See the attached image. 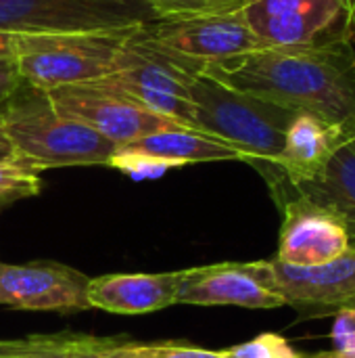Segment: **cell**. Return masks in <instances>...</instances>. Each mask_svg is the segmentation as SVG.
Listing matches in <instances>:
<instances>
[{"label":"cell","instance_id":"484cf974","mask_svg":"<svg viewBox=\"0 0 355 358\" xmlns=\"http://www.w3.org/2000/svg\"><path fill=\"white\" fill-rule=\"evenodd\" d=\"M21 84V76L15 59H0V101H4L17 86Z\"/></svg>","mask_w":355,"mask_h":358},{"label":"cell","instance_id":"d4e9b609","mask_svg":"<svg viewBox=\"0 0 355 358\" xmlns=\"http://www.w3.org/2000/svg\"><path fill=\"white\" fill-rule=\"evenodd\" d=\"M331 340L337 352L355 355V308H339L335 313Z\"/></svg>","mask_w":355,"mask_h":358},{"label":"cell","instance_id":"ba28073f","mask_svg":"<svg viewBox=\"0 0 355 358\" xmlns=\"http://www.w3.org/2000/svg\"><path fill=\"white\" fill-rule=\"evenodd\" d=\"M140 34L155 46L199 69L266 48L251 29L245 13L157 19L140 27Z\"/></svg>","mask_w":355,"mask_h":358},{"label":"cell","instance_id":"603a6c76","mask_svg":"<svg viewBox=\"0 0 355 358\" xmlns=\"http://www.w3.org/2000/svg\"><path fill=\"white\" fill-rule=\"evenodd\" d=\"M222 352L224 358H308V355L299 352L287 338L278 334H262Z\"/></svg>","mask_w":355,"mask_h":358},{"label":"cell","instance_id":"7c38bea8","mask_svg":"<svg viewBox=\"0 0 355 358\" xmlns=\"http://www.w3.org/2000/svg\"><path fill=\"white\" fill-rule=\"evenodd\" d=\"M88 281L82 271L52 260L0 262V306L61 315L90 310Z\"/></svg>","mask_w":355,"mask_h":358},{"label":"cell","instance_id":"f1b7e54d","mask_svg":"<svg viewBox=\"0 0 355 358\" xmlns=\"http://www.w3.org/2000/svg\"><path fill=\"white\" fill-rule=\"evenodd\" d=\"M308 358H355V355H345V352L328 350V352H316V355H308Z\"/></svg>","mask_w":355,"mask_h":358},{"label":"cell","instance_id":"d6986e66","mask_svg":"<svg viewBox=\"0 0 355 358\" xmlns=\"http://www.w3.org/2000/svg\"><path fill=\"white\" fill-rule=\"evenodd\" d=\"M77 338L75 334H54L0 340V358H77Z\"/></svg>","mask_w":355,"mask_h":358},{"label":"cell","instance_id":"cb8c5ba5","mask_svg":"<svg viewBox=\"0 0 355 358\" xmlns=\"http://www.w3.org/2000/svg\"><path fill=\"white\" fill-rule=\"evenodd\" d=\"M63 36H36V34H17L0 29V59H17L25 52L48 48L59 42Z\"/></svg>","mask_w":355,"mask_h":358},{"label":"cell","instance_id":"ffe728a7","mask_svg":"<svg viewBox=\"0 0 355 358\" xmlns=\"http://www.w3.org/2000/svg\"><path fill=\"white\" fill-rule=\"evenodd\" d=\"M42 170L33 164L17 157L13 162L0 164V212L8 206L40 195Z\"/></svg>","mask_w":355,"mask_h":358},{"label":"cell","instance_id":"4dcf8cb0","mask_svg":"<svg viewBox=\"0 0 355 358\" xmlns=\"http://www.w3.org/2000/svg\"><path fill=\"white\" fill-rule=\"evenodd\" d=\"M352 143H354V145H355V136H354V138H352Z\"/></svg>","mask_w":355,"mask_h":358},{"label":"cell","instance_id":"6da1fadb","mask_svg":"<svg viewBox=\"0 0 355 358\" xmlns=\"http://www.w3.org/2000/svg\"><path fill=\"white\" fill-rule=\"evenodd\" d=\"M211 78L312 113L355 136V50L352 42L326 46H266L203 67Z\"/></svg>","mask_w":355,"mask_h":358},{"label":"cell","instance_id":"7a4b0ae2","mask_svg":"<svg viewBox=\"0 0 355 358\" xmlns=\"http://www.w3.org/2000/svg\"><path fill=\"white\" fill-rule=\"evenodd\" d=\"M0 126L17 155L40 170L69 166H109L117 145L88 126L61 115L46 90L21 80L0 101Z\"/></svg>","mask_w":355,"mask_h":358},{"label":"cell","instance_id":"9a60e30c","mask_svg":"<svg viewBox=\"0 0 355 358\" xmlns=\"http://www.w3.org/2000/svg\"><path fill=\"white\" fill-rule=\"evenodd\" d=\"M184 271L113 273L88 281V304L111 315H151L176 304Z\"/></svg>","mask_w":355,"mask_h":358},{"label":"cell","instance_id":"4fadbf2b","mask_svg":"<svg viewBox=\"0 0 355 358\" xmlns=\"http://www.w3.org/2000/svg\"><path fill=\"white\" fill-rule=\"evenodd\" d=\"M176 304L274 310L282 308L285 300L266 289L253 277L247 262H222L186 268L176 294Z\"/></svg>","mask_w":355,"mask_h":358},{"label":"cell","instance_id":"e0dca14e","mask_svg":"<svg viewBox=\"0 0 355 358\" xmlns=\"http://www.w3.org/2000/svg\"><path fill=\"white\" fill-rule=\"evenodd\" d=\"M121 147L174 162L180 168L186 164H205V162H245L241 151H236L228 143L186 126L165 128L146 134L142 138H136L132 143H126Z\"/></svg>","mask_w":355,"mask_h":358},{"label":"cell","instance_id":"8fae6325","mask_svg":"<svg viewBox=\"0 0 355 358\" xmlns=\"http://www.w3.org/2000/svg\"><path fill=\"white\" fill-rule=\"evenodd\" d=\"M282 212L276 260L293 266H320L352 248V237L341 220L326 208L291 193L287 189H270Z\"/></svg>","mask_w":355,"mask_h":358},{"label":"cell","instance_id":"277c9868","mask_svg":"<svg viewBox=\"0 0 355 358\" xmlns=\"http://www.w3.org/2000/svg\"><path fill=\"white\" fill-rule=\"evenodd\" d=\"M201 71L203 69L151 44L138 27L126 36L115 71L90 84L119 92L157 115L192 128L195 109L188 99V86Z\"/></svg>","mask_w":355,"mask_h":358},{"label":"cell","instance_id":"3957f363","mask_svg":"<svg viewBox=\"0 0 355 358\" xmlns=\"http://www.w3.org/2000/svg\"><path fill=\"white\" fill-rule=\"evenodd\" d=\"M188 99L195 109L192 128L228 143L251 166L278 159L287 128L299 113L236 90L205 71L190 80Z\"/></svg>","mask_w":355,"mask_h":358},{"label":"cell","instance_id":"8992f818","mask_svg":"<svg viewBox=\"0 0 355 358\" xmlns=\"http://www.w3.org/2000/svg\"><path fill=\"white\" fill-rule=\"evenodd\" d=\"M243 13L264 46H326L355 34V0H251Z\"/></svg>","mask_w":355,"mask_h":358},{"label":"cell","instance_id":"44dd1931","mask_svg":"<svg viewBox=\"0 0 355 358\" xmlns=\"http://www.w3.org/2000/svg\"><path fill=\"white\" fill-rule=\"evenodd\" d=\"M159 19H184L241 13L251 0H149Z\"/></svg>","mask_w":355,"mask_h":358},{"label":"cell","instance_id":"5b68a950","mask_svg":"<svg viewBox=\"0 0 355 358\" xmlns=\"http://www.w3.org/2000/svg\"><path fill=\"white\" fill-rule=\"evenodd\" d=\"M157 19L149 0H0V29L17 34H126Z\"/></svg>","mask_w":355,"mask_h":358},{"label":"cell","instance_id":"9c48e42d","mask_svg":"<svg viewBox=\"0 0 355 358\" xmlns=\"http://www.w3.org/2000/svg\"><path fill=\"white\" fill-rule=\"evenodd\" d=\"M128 34L130 31L105 36H63L48 48L17 57L15 61L19 76L23 82L46 92L61 86L100 80L115 71L117 55Z\"/></svg>","mask_w":355,"mask_h":358},{"label":"cell","instance_id":"83f0119b","mask_svg":"<svg viewBox=\"0 0 355 358\" xmlns=\"http://www.w3.org/2000/svg\"><path fill=\"white\" fill-rule=\"evenodd\" d=\"M17 157H19V155H17V151H15L10 138H8V134H6L4 128L0 126V164L13 162V159H17Z\"/></svg>","mask_w":355,"mask_h":358},{"label":"cell","instance_id":"2e32d148","mask_svg":"<svg viewBox=\"0 0 355 358\" xmlns=\"http://www.w3.org/2000/svg\"><path fill=\"white\" fill-rule=\"evenodd\" d=\"M349 138L345 130L299 111L287 128L285 147L274 166L289 182L310 180L328 164L339 145Z\"/></svg>","mask_w":355,"mask_h":358},{"label":"cell","instance_id":"f546056e","mask_svg":"<svg viewBox=\"0 0 355 358\" xmlns=\"http://www.w3.org/2000/svg\"><path fill=\"white\" fill-rule=\"evenodd\" d=\"M341 308H355V298H352V300H347Z\"/></svg>","mask_w":355,"mask_h":358},{"label":"cell","instance_id":"5bb4252c","mask_svg":"<svg viewBox=\"0 0 355 358\" xmlns=\"http://www.w3.org/2000/svg\"><path fill=\"white\" fill-rule=\"evenodd\" d=\"M253 168L266 178L268 189H287L335 214L347 229L352 245H355V145L352 138L339 145L328 164L314 178L303 182H289L274 164H253Z\"/></svg>","mask_w":355,"mask_h":358},{"label":"cell","instance_id":"4316f807","mask_svg":"<svg viewBox=\"0 0 355 358\" xmlns=\"http://www.w3.org/2000/svg\"><path fill=\"white\" fill-rule=\"evenodd\" d=\"M94 340L92 336H80L77 338V348H75V357L77 358H100L94 350Z\"/></svg>","mask_w":355,"mask_h":358},{"label":"cell","instance_id":"52a82bcc","mask_svg":"<svg viewBox=\"0 0 355 358\" xmlns=\"http://www.w3.org/2000/svg\"><path fill=\"white\" fill-rule=\"evenodd\" d=\"M253 277L297 310L299 321L335 315L355 298V245L320 266H293L272 260L247 262Z\"/></svg>","mask_w":355,"mask_h":358},{"label":"cell","instance_id":"ac0fdd59","mask_svg":"<svg viewBox=\"0 0 355 358\" xmlns=\"http://www.w3.org/2000/svg\"><path fill=\"white\" fill-rule=\"evenodd\" d=\"M94 350L100 358H224L222 350H207L190 344H138L119 338H96Z\"/></svg>","mask_w":355,"mask_h":358},{"label":"cell","instance_id":"30bf717a","mask_svg":"<svg viewBox=\"0 0 355 358\" xmlns=\"http://www.w3.org/2000/svg\"><path fill=\"white\" fill-rule=\"evenodd\" d=\"M48 96L61 115L88 126L117 147L165 128L182 126L140 107L119 92L90 82L54 88Z\"/></svg>","mask_w":355,"mask_h":358},{"label":"cell","instance_id":"7402d4cb","mask_svg":"<svg viewBox=\"0 0 355 358\" xmlns=\"http://www.w3.org/2000/svg\"><path fill=\"white\" fill-rule=\"evenodd\" d=\"M109 166L128 174L134 180H144V178H161L165 172L176 170L180 166H176L174 162L167 159H159L128 147H117L113 157L109 159Z\"/></svg>","mask_w":355,"mask_h":358}]
</instances>
